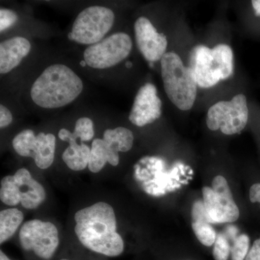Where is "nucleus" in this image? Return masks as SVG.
<instances>
[{"mask_svg": "<svg viewBox=\"0 0 260 260\" xmlns=\"http://www.w3.org/2000/svg\"><path fill=\"white\" fill-rule=\"evenodd\" d=\"M75 233L89 250L111 257L122 254L124 241L117 232V221L112 205L98 202L75 213Z\"/></svg>", "mask_w": 260, "mask_h": 260, "instance_id": "obj_1", "label": "nucleus"}, {"mask_svg": "<svg viewBox=\"0 0 260 260\" xmlns=\"http://www.w3.org/2000/svg\"><path fill=\"white\" fill-rule=\"evenodd\" d=\"M83 82L69 67L51 64L32 84L30 98L46 109H59L74 102L83 90Z\"/></svg>", "mask_w": 260, "mask_h": 260, "instance_id": "obj_2", "label": "nucleus"}, {"mask_svg": "<svg viewBox=\"0 0 260 260\" xmlns=\"http://www.w3.org/2000/svg\"><path fill=\"white\" fill-rule=\"evenodd\" d=\"M189 68L198 86L212 88L234 74V52L227 44L196 46L190 52Z\"/></svg>", "mask_w": 260, "mask_h": 260, "instance_id": "obj_3", "label": "nucleus"}, {"mask_svg": "<svg viewBox=\"0 0 260 260\" xmlns=\"http://www.w3.org/2000/svg\"><path fill=\"white\" fill-rule=\"evenodd\" d=\"M160 70L164 90L170 102L179 110H190L198 85L189 67L176 53L167 52L160 60Z\"/></svg>", "mask_w": 260, "mask_h": 260, "instance_id": "obj_4", "label": "nucleus"}, {"mask_svg": "<svg viewBox=\"0 0 260 260\" xmlns=\"http://www.w3.org/2000/svg\"><path fill=\"white\" fill-rule=\"evenodd\" d=\"M114 20L115 15L109 8L89 7L75 18L68 39L83 45H93L102 42L112 29Z\"/></svg>", "mask_w": 260, "mask_h": 260, "instance_id": "obj_5", "label": "nucleus"}, {"mask_svg": "<svg viewBox=\"0 0 260 260\" xmlns=\"http://www.w3.org/2000/svg\"><path fill=\"white\" fill-rule=\"evenodd\" d=\"M247 99L244 94H237L230 101H221L210 107L206 124L212 131L220 130L226 135L239 134L249 120Z\"/></svg>", "mask_w": 260, "mask_h": 260, "instance_id": "obj_6", "label": "nucleus"}, {"mask_svg": "<svg viewBox=\"0 0 260 260\" xmlns=\"http://www.w3.org/2000/svg\"><path fill=\"white\" fill-rule=\"evenodd\" d=\"M19 242L25 251H34L42 259H50L59 245V231L54 223L32 219L23 224L19 232Z\"/></svg>", "mask_w": 260, "mask_h": 260, "instance_id": "obj_7", "label": "nucleus"}, {"mask_svg": "<svg viewBox=\"0 0 260 260\" xmlns=\"http://www.w3.org/2000/svg\"><path fill=\"white\" fill-rule=\"evenodd\" d=\"M132 49L133 41L129 36L125 32H116L89 46L84 51V61L93 69H108L126 59Z\"/></svg>", "mask_w": 260, "mask_h": 260, "instance_id": "obj_8", "label": "nucleus"}, {"mask_svg": "<svg viewBox=\"0 0 260 260\" xmlns=\"http://www.w3.org/2000/svg\"><path fill=\"white\" fill-rule=\"evenodd\" d=\"M203 203L210 222L214 223H233L240 215L237 205L226 179L217 176L212 182V187L203 188Z\"/></svg>", "mask_w": 260, "mask_h": 260, "instance_id": "obj_9", "label": "nucleus"}, {"mask_svg": "<svg viewBox=\"0 0 260 260\" xmlns=\"http://www.w3.org/2000/svg\"><path fill=\"white\" fill-rule=\"evenodd\" d=\"M56 142V137L51 133L36 135L31 129H25L13 138V147L19 155L32 158L38 168L45 170L54 162Z\"/></svg>", "mask_w": 260, "mask_h": 260, "instance_id": "obj_10", "label": "nucleus"}, {"mask_svg": "<svg viewBox=\"0 0 260 260\" xmlns=\"http://www.w3.org/2000/svg\"><path fill=\"white\" fill-rule=\"evenodd\" d=\"M135 41L142 55L150 63L160 61L168 47L167 38L157 31L146 17L137 19L134 25Z\"/></svg>", "mask_w": 260, "mask_h": 260, "instance_id": "obj_11", "label": "nucleus"}, {"mask_svg": "<svg viewBox=\"0 0 260 260\" xmlns=\"http://www.w3.org/2000/svg\"><path fill=\"white\" fill-rule=\"evenodd\" d=\"M162 102L156 87L146 83L135 95L129 119L134 125L142 127L158 120L162 114Z\"/></svg>", "mask_w": 260, "mask_h": 260, "instance_id": "obj_12", "label": "nucleus"}, {"mask_svg": "<svg viewBox=\"0 0 260 260\" xmlns=\"http://www.w3.org/2000/svg\"><path fill=\"white\" fill-rule=\"evenodd\" d=\"M13 176L20 193V204L25 209H37L47 198L44 186L25 168L18 169Z\"/></svg>", "mask_w": 260, "mask_h": 260, "instance_id": "obj_13", "label": "nucleus"}, {"mask_svg": "<svg viewBox=\"0 0 260 260\" xmlns=\"http://www.w3.org/2000/svg\"><path fill=\"white\" fill-rule=\"evenodd\" d=\"M31 50V44L26 38L13 37L0 44V73H9L21 63Z\"/></svg>", "mask_w": 260, "mask_h": 260, "instance_id": "obj_14", "label": "nucleus"}, {"mask_svg": "<svg viewBox=\"0 0 260 260\" xmlns=\"http://www.w3.org/2000/svg\"><path fill=\"white\" fill-rule=\"evenodd\" d=\"M59 139L69 143L63 152V161L67 167L75 172H80L88 167L90 148L84 143H78L73 133L67 129H61L58 133Z\"/></svg>", "mask_w": 260, "mask_h": 260, "instance_id": "obj_15", "label": "nucleus"}, {"mask_svg": "<svg viewBox=\"0 0 260 260\" xmlns=\"http://www.w3.org/2000/svg\"><path fill=\"white\" fill-rule=\"evenodd\" d=\"M107 162L113 167L119 165V153L115 151L104 139L95 138L90 148L89 170L94 174H97L104 169Z\"/></svg>", "mask_w": 260, "mask_h": 260, "instance_id": "obj_16", "label": "nucleus"}, {"mask_svg": "<svg viewBox=\"0 0 260 260\" xmlns=\"http://www.w3.org/2000/svg\"><path fill=\"white\" fill-rule=\"evenodd\" d=\"M23 220V212L18 208H7L0 212V244H4L13 237Z\"/></svg>", "mask_w": 260, "mask_h": 260, "instance_id": "obj_17", "label": "nucleus"}, {"mask_svg": "<svg viewBox=\"0 0 260 260\" xmlns=\"http://www.w3.org/2000/svg\"><path fill=\"white\" fill-rule=\"evenodd\" d=\"M103 139L117 153H126L133 148L134 135L127 128L118 126L114 129L106 130Z\"/></svg>", "mask_w": 260, "mask_h": 260, "instance_id": "obj_18", "label": "nucleus"}, {"mask_svg": "<svg viewBox=\"0 0 260 260\" xmlns=\"http://www.w3.org/2000/svg\"><path fill=\"white\" fill-rule=\"evenodd\" d=\"M0 200L8 206L14 207L20 204V193L14 176H6L1 179Z\"/></svg>", "mask_w": 260, "mask_h": 260, "instance_id": "obj_19", "label": "nucleus"}, {"mask_svg": "<svg viewBox=\"0 0 260 260\" xmlns=\"http://www.w3.org/2000/svg\"><path fill=\"white\" fill-rule=\"evenodd\" d=\"M193 232L202 244L211 246L216 240V232L208 220H198L191 223Z\"/></svg>", "mask_w": 260, "mask_h": 260, "instance_id": "obj_20", "label": "nucleus"}, {"mask_svg": "<svg viewBox=\"0 0 260 260\" xmlns=\"http://www.w3.org/2000/svg\"><path fill=\"white\" fill-rule=\"evenodd\" d=\"M73 134L75 139H80V143L90 141L95 135L93 121L88 117L80 118L75 123Z\"/></svg>", "mask_w": 260, "mask_h": 260, "instance_id": "obj_21", "label": "nucleus"}, {"mask_svg": "<svg viewBox=\"0 0 260 260\" xmlns=\"http://www.w3.org/2000/svg\"><path fill=\"white\" fill-rule=\"evenodd\" d=\"M249 238L246 234H242L237 238L234 242L232 252V260H244L249 253Z\"/></svg>", "mask_w": 260, "mask_h": 260, "instance_id": "obj_22", "label": "nucleus"}, {"mask_svg": "<svg viewBox=\"0 0 260 260\" xmlns=\"http://www.w3.org/2000/svg\"><path fill=\"white\" fill-rule=\"evenodd\" d=\"M231 252L230 244L223 234H219L214 244L213 255L215 260H228Z\"/></svg>", "mask_w": 260, "mask_h": 260, "instance_id": "obj_23", "label": "nucleus"}, {"mask_svg": "<svg viewBox=\"0 0 260 260\" xmlns=\"http://www.w3.org/2000/svg\"><path fill=\"white\" fill-rule=\"evenodd\" d=\"M18 20L15 12L9 9L2 8L0 10V31L3 32L14 25Z\"/></svg>", "mask_w": 260, "mask_h": 260, "instance_id": "obj_24", "label": "nucleus"}, {"mask_svg": "<svg viewBox=\"0 0 260 260\" xmlns=\"http://www.w3.org/2000/svg\"><path fill=\"white\" fill-rule=\"evenodd\" d=\"M191 217H192V221L208 220L211 223L209 218H208V214L206 213L204 203L201 200L195 202L193 205L192 211H191Z\"/></svg>", "mask_w": 260, "mask_h": 260, "instance_id": "obj_25", "label": "nucleus"}, {"mask_svg": "<svg viewBox=\"0 0 260 260\" xmlns=\"http://www.w3.org/2000/svg\"><path fill=\"white\" fill-rule=\"evenodd\" d=\"M13 116L11 112L5 106H0V127L4 129L13 122Z\"/></svg>", "mask_w": 260, "mask_h": 260, "instance_id": "obj_26", "label": "nucleus"}, {"mask_svg": "<svg viewBox=\"0 0 260 260\" xmlns=\"http://www.w3.org/2000/svg\"><path fill=\"white\" fill-rule=\"evenodd\" d=\"M245 260H260V238L253 244Z\"/></svg>", "mask_w": 260, "mask_h": 260, "instance_id": "obj_27", "label": "nucleus"}, {"mask_svg": "<svg viewBox=\"0 0 260 260\" xmlns=\"http://www.w3.org/2000/svg\"><path fill=\"white\" fill-rule=\"evenodd\" d=\"M249 199L253 203L260 204V183L253 184L249 190Z\"/></svg>", "mask_w": 260, "mask_h": 260, "instance_id": "obj_28", "label": "nucleus"}, {"mask_svg": "<svg viewBox=\"0 0 260 260\" xmlns=\"http://www.w3.org/2000/svg\"><path fill=\"white\" fill-rule=\"evenodd\" d=\"M251 5L256 16L260 17V0H254L251 2Z\"/></svg>", "mask_w": 260, "mask_h": 260, "instance_id": "obj_29", "label": "nucleus"}, {"mask_svg": "<svg viewBox=\"0 0 260 260\" xmlns=\"http://www.w3.org/2000/svg\"><path fill=\"white\" fill-rule=\"evenodd\" d=\"M0 260H11L3 251H0Z\"/></svg>", "mask_w": 260, "mask_h": 260, "instance_id": "obj_30", "label": "nucleus"}, {"mask_svg": "<svg viewBox=\"0 0 260 260\" xmlns=\"http://www.w3.org/2000/svg\"><path fill=\"white\" fill-rule=\"evenodd\" d=\"M80 64L82 65V66L83 67H85V66H86L87 64H86V62H85V61H82L81 62H80Z\"/></svg>", "mask_w": 260, "mask_h": 260, "instance_id": "obj_31", "label": "nucleus"}, {"mask_svg": "<svg viewBox=\"0 0 260 260\" xmlns=\"http://www.w3.org/2000/svg\"><path fill=\"white\" fill-rule=\"evenodd\" d=\"M60 260H69V259H61Z\"/></svg>", "mask_w": 260, "mask_h": 260, "instance_id": "obj_32", "label": "nucleus"}]
</instances>
